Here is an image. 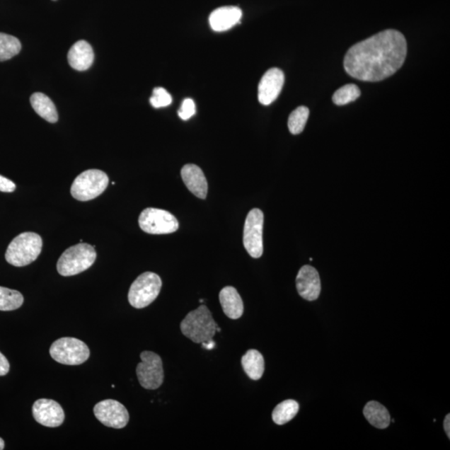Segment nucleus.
<instances>
[{"label": "nucleus", "mask_w": 450, "mask_h": 450, "mask_svg": "<svg viewBox=\"0 0 450 450\" xmlns=\"http://www.w3.org/2000/svg\"><path fill=\"white\" fill-rule=\"evenodd\" d=\"M241 364L243 370L253 381H259L265 372V359L256 350H250L243 356Z\"/></svg>", "instance_id": "412c9836"}, {"label": "nucleus", "mask_w": 450, "mask_h": 450, "mask_svg": "<svg viewBox=\"0 0 450 450\" xmlns=\"http://www.w3.org/2000/svg\"><path fill=\"white\" fill-rule=\"evenodd\" d=\"M140 358L142 361L136 369L139 383L146 390H156L165 379L161 356L151 351H144Z\"/></svg>", "instance_id": "1a4fd4ad"}, {"label": "nucleus", "mask_w": 450, "mask_h": 450, "mask_svg": "<svg viewBox=\"0 0 450 450\" xmlns=\"http://www.w3.org/2000/svg\"><path fill=\"white\" fill-rule=\"evenodd\" d=\"M298 293L308 301H313L320 296L321 282L318 271L311 265H304L299 270L296 278Z\"/></svg>", "instance_id": "4468645a"}, {"label": "nucleus", "mask_w": 450, "mask_h": 450, "mask_svg": "<svg viewBox=\"0 0 450 450\" xmlns=\"http://www.w3.org/2000/svg\"><path fill=\"white\" fill-rule=\"evenodd\" d=\"M309 115V110L306 106H300L289 115L288 126L290 133L299 134L306 127Z\"/></svg>", "instance_id": "393cba45"}, {"label": "nucleus", "mask_w": 450, "mask_h": 450, "mask_svg": "<svg viewBox=\"0 0 450 450\" xmlns=\"http://www.w3.org/2000/svg\"><path fill=\"white\" fill-rule=\"evenodd\" d=\"M242 18V11L236 6H224L215 9L209 16V25L217 32L231 29Z\"/></svg>", "instance_id": "dca6fc26"}, {"label": "nucleus", "mask_w": 450, "mask_h": 450, "mask_svg": "<svg viewBox=\"0 0 450 450\" xmlns=\"http://www.w3.org/2000/svg\"><path fill=\"white\" fill-rule=\"evenodd\" d=\"M23 297L21 292L0 286V311H12L21 308Z\"/></svg>", "instance_id": "5701e85b"}, {"label": "nucleus", "mask_w": 450, "mask_h": 450, "mask_svg": "<svg viewBox=\"0 0 450 450\" xmlns=\"http://www.w3.org/2000/svg\"><path fill=\"white\" fill-rule=\"evenodd\" d=\"M108 185H109V177L105 172L88 170L76 177L70 192L75 200L88 201L103 194Z\"/></svg>", "instance_id": "0eeeda50"}, {"label": "nucleus", "mask_w": 450, "mask_h": 450, "mask_svg": "<svg viewBox=\"0 0 450 450\" xmlns=\"http://www.w3.org/2000/svg\"><path fill=\"white\" fill-rule=\"evenodd\" d=\"M97 420L107 427L123 429L129 423L127 409L119 401L106 400L98 403L93 408Z\"/></svg>", "instance_id": "9b49d317"}, {"label": "nucleus", "mask_w": 450, "mask_h": 450, "mask_svg": "<svg viewBox=\"0 0 450 450\" xmlns=\"http://www.w3.org/2000/svg\"><path fill=\"white\" fill-rule=\"evenodd\" d=\"M172 100L171 93L161 87L154 88L153 96L149 100L150 104L156 109L171 105Z\"/></svg>", "instance_id": "bb28decb"}, {"label": "nucleus", "mask_w": 450, "mask_h": 450, "mask_svg": "<svg viewBox=\"0 0 450 450\" xmlns=\"http://www.w3.org/2000/svg\"><path fill=\"white\" fill-rule=\"evenodd\" d=\"M299 410L298 402L293 400H284L275 407L273 414H272V419L276 425H283L292 420L298 414Z\"/></svg>", "instance_id": "4be33fe9"}, {"label": "nucleus", "mask_w": 450, "mask_h": 450, "mask_svg": "<svg viewBox=\"0 0 450 450\" xmlns=\"http://www.w3.org/2000/svg\"><path fill=\"white\" fill-rule=\"evenodd\" d=\"M33 109L50 123H56L59 120L57 110L52 100L43 93H35L30 97Z\"/></svg>", "instance_id": "6ab92c4d"}, {"label": "nucleus", "mask_w": 450, "mask_h": 450, "mask_svg": "<svg viewBox=\"0 0 450 450\" xmlns=\"http://www.w3.org/2000/svg\"><path fill=\"white\" fill-rule=\"evenodd\" d=\"M50 353L56 362L67 365H79L90 358L91 351L86 343L75 338H61L54 342Z\"/></svg>", "instance_id": "423d86ee"}, {"label": "nucleus", "mask_w": 450, "mask_h": 450, "mask_svg": "<svg viewBox=\"0 0 450 450\" xmlns=\"http://www.w3.org/2000/svg\"><path fill=\"white\" fill-rule=\"evenodd\" d=\"M203 347L204 349L206 350H212L214 348V342L211 340L208 342H204V343H202Z\"/></svg>", "instance_id": "2f4dec72"}, {"label": "nucleus", "mask_w": 450, "mask_h": 450, "mask_svg": "<svg viewBox=\"0 0 450 450\" xmlns=\"http://www.w3.org/2000/svg\"><path fill=\"white\" fill-rule=\"evenodd\" d=\"M450 415H447L446 417H445V420H444V430L445 432H446L448 437L450 438Z\"/></svg>", "instance_id": "7c9ffc66"}, {"label": "nucleus", "mask_w": 450, "mask_h": 450, "mask_svg": "<svg viewBox=\"0 0 450 450\" xmlns=\"http://www.w3.org/2000/svg\"><path fill=\"white\" fill-rule=\"evenodd\" d=\"M196 107L193 100L192 98H185L183 101L180 109L178 111V115L183 120H189L192 117L195 115Z\"/></svg>", "instance_id": "cd10ccee"}, {"label": "nucleus", "mask_w": 450, "mask_h": 450, "mask_svg": "<svg viewBox=\"0 0 450 450\" xmlns=\"http://www.w3.org/2000/svg\"><path fill=\"white\" fill-rule=\"evenodd\" d=\"M284 74L277 68L270 69L262 77L258 88V98L262 105H270L274 103L282 91Z\"/></svg>", "instance_id": "ddd939ff"}, {"label": "nucleus", "mask_w": 450, "mask_h": 450, "mask_svg": "<svg viewBox=\"0 0 450 450\" xmlns=\"http://www.w3.org/2000/svg\"><path fill=\"white\" fill-rule=\"evenodd\" d=\"M139 227L150 234H168L178 231L179 222L166 210L148 208L142 211L139 218Z\"/></svg>", "instance_id": "6e6552de"}, {"label": "nucleus", "mask_w": 450, "mask_h": 450, "mask_svg": "<svg viewBox=\"0 0 450 450\" xmlns=\"http://www.w3.org/2000/svg\"><path fill=\"white\" fill-rule=\"evenodd\" d=\"M95 247L79 243L65 250L57 262V270L62 276H73L90 269L96 260Z\"/></svg>", "instance_id": "20e7f679"}, {"label": "nucleus", "mask_w": 450, "mask_h": 450, "mask_svg": "<svg viewBox=\"0 0 450 450\" xmlns=\"http://www.w3.org/2000/svg\"><path fill=\"white\" fill-rule=\"evenodd\" d=\"M4 449V442L2 438H0V450H2Z\"/></svg>", "instance_id": "473e14b6"}, {"label": "nucleus", "mask_w": 450, "mask_h": 450, "mask_svg": "<svg viewBox=\"0 0 450 450\" xmlns=\"http://www.w3.org/2000/svg\"><path fill=\"white\" fill-rule=\"evenodd\" d=\"M161 287L162 281L158 275L145 272L131 284L128 295L129 302L136 308L147 307L157 299Z\"/></svg>", "instance_id": "39448f33"}, {"label": "nucleus", "mask_w": 450, "mask_h": 450, "mask_svg": "<svg viewBox=\"0 0 450 450\" xmlns=\"http://www.w3.org/2000/svg\"><path fill=\"white\" fill-rule=\"evenodd\" d=\"M32 412L38 423L45 427H59L64 423L65 416L63 408L54 400L40 398L33 405Z\"/></svg>", "instance_id": "f8f14e48"}, {"label": "nucleus", "mask_w": 450, "mask_h": 450, "mask_svg": "<svg viewBox=\"0 0 450 450\" xmlns=\"http://www.w3.org/2000/svg\"><path fill=\"white\" fill-rule=\"evenodd\" d=\"M43 241L39 234L22 233L9 243L6 260L13 266L23 267L35 261L40 255Z\"/></svg>", "instance_id": "7ed1b4c3"}, {"label": "nucleus", "mask_w": 450, "mask_h": 450, "mask_svg": "<svg viewBox=\"0 0 450 450\" xmlns=\"http://www.w3.org/2000/svg\"><path fill=\"white\" fill-rule=\"evenodd\" d=\"M181 177L188 190L200 199L204 200L207 197L208 183L204 172L195 165H186L182 168Z\"/></svg>", "instance_id": "2eb2a0df"}, {"label": "nucleus", "mask_w": 450, "mask_h": 450, "mask_svg": "<svg viewBox=\"0 0 450 450\" xmlns=\"http://www.w3.org/2000/svg\"><path fill=\"white\" fill-rule=\"evenodd\" d=\"M9 369H11V365H9L8 359L6 356L0 352V376L6 375L9 371Z\"/></svg>", "instance_id": "c756f323"}, {"label": "nucleus", "mask_w": 450, "mask_h": 450, "mask_svg": "<svg viewBox=\"0 0 450 450\" xmlns=\"http://www.w3.org/2000/svg\"><path fill=\"white\" fill-rule=\"evenodd\" d=\"M407 55L404 35L395 30L379 33L356 44L347 52L344 67L347 74L361 81L378 82L396 73Z\"/></svg>", "instance_id": "f257e3e1"}, {"label": "nucleus", "mask_w": 450, "mask_h": 450, "mask_svg": "<svg viewBox=\"0 0 450 450\" xmlns=\"http://www.w3.org/2000/svg\"><path fill=\"white\" fill-rule=\"evenodd\" d=\"M16 185L15 183L7 179V178L0 175V191L6 193H11L15 191Z\"/></svg>", "instance_id": "c85d7f7f"}, {"label": "nucleus", "mask_w": 450, "mask_h": 450, "mask_svg": "<svg viewBox=\"0 0 450 450\" xmlns=\"http://www.w3.org/2000/svg\"><path fill=\"white\" fill-rule=\"evenodd\" d=\"M95 54L92 46L86 40H79L70 48L68 61L70 67L78 71H84L92 67Z\"/></svg>", "instance_id": "f3484780"}, {"label": "nucleus", "mask_w": 450, "mask_h": 450, "mask_svg": "<svg viewBox=\"0 0 450 450\" xmlns=\"http://www.w3.org/2000/svg\"><path fill=\"white\" fill-rule=\"evenodd\" d=\"M217 327L209 309L205 306L188 313L180 323L182 334L197 344L212 340Z\"/></svg>", "instance_id": "f03ea898"}, {"label": "nucleus", "mask_w": 450, "mask_h": 450, "mask_svg": "<svg viewBox=\"0 0 450 450\" xmlns=\"http://www.w3.org/2000/svg\"><path fill=\"white\" fill-rule=\"evenodd\" d=\"M359 88L355 84L350 83L339 88L333 96V101L337 105H345L353 102L360 96Z\"/></svg>", "instance_id": "a878e982"}, {"label": "nucleus", "mask_w": 450, "mask_h": 450, "mask_svg": "<svg viewBox=\"0 0 450 450\" xmlns=\"http://www.w3.org/2000/svg\"><path fill=\"white\" fill-rule=\"evenodd\" d=\"M262 227L264 214L259 209H254L248 214L243 228V246L251 257L258 259L264 252L262 245Z\"/></svg>", "instance_id": "9d476101"}, {"label": "nucleus", "mask_w": 450, "mask_h": 450, "mask_svg": "<svg viewBox=\"0 0 450 450\" xmlns=\"http://www.w3.org/2000/svg\"><path fill=\"white\" fill-rule=\"evenodd\" d=\"M219 301L225 316L229 318L238 320L243 316V300L236 288L232 286L224 287L219 293Z\"/></svg>", "instance_id": "a211bd4d"}, {"label": "nucleus", "mask_w": 450, "mask_h": 450, "mask_svg": "<svg viewBox=\"0 0 450 450\" xmlns=\"http://www.w3.org/2000/svg\"><path fill=\"white\" fill-rule=\"evenodd\" d=\"M365 418L374 427L384 429L391 424L390 412L386 408L376 401H370L364 409Z\"/></svg>", "instance_id": "aec40b11"}, {"label": "nucleus", "mask_w": 450, "mask_h": 450, "mask_svg": "<svg viewBox=\"0 0 450 450\" xmlns=\"http://www.w3.org/2000/svg\"><path fill=\"white\" fill-rule=\"evenodd\" d=\"M21 50V43L16 37L0 33V61L12 59Z\"/></svg>", "instance_id": "b1692460"}]
</instances>
